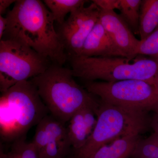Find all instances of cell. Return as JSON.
Wrapping results in <instances>:
<instances>
[{"label":"cell","instance_id":"obj_1","mask_svg":"<svg viewBox=\"0 0 158 158\" xmlns=\"http://www.w3.org/2000/svg\"><path fill=\"white\" fill-rule=\"evenodd\" d=\"M6 17L2 39L21 43L54 64L66 62L65 47L55 30L53 17L41 1L18 0Z\"/></svg>","mask_w":158,"mask_h":158},{"label":"cell","instance_id":"obj_2","mask_svg":"<svg viewBox=\"0 0 158 158\" xmlns=\"http://www.w3.org/2000/svg\"><path fill=\"white\" fill-rule=\"evenodd\" d=\"M71 69L54 64L31 79L51 115L65 123L82 108H98L100 100L76 82Z\"/></svg>","mask_w":158,"mask_h":158},{"label":"cell","instance_id":"obj_3","mask_svg":"<svg viewBox=\"0 0 158 158\" xmlns=\"http://www.w3.org/2000/svg\"><path fill=\"white\" fill-rule=\"evenodd\" d=\"M48 108L31 80L17 83L2 92L0 98V134L12 142L24 138L32 127L47 116Z\"/></svg>","mask_w":158,"mask_h":158},{"label":"cell","instance_id":"obj_4","mask_svg":"<svg viewBox=\"0 0 158 158\" xmlns=\"http://www.w3.org/2000/svg\"><path fill=\"white\" fill-rule=\"evenodd\" d=\"M150 114L100 100L96 126L85 145L73 150V155L77 158H91L102 146L118 138L147 132L152 129L153 115Z\"/></svg>","mask_w":158,"mask_h":158},{"label":"cell","instance_id":"obj_5","mask_svg":"<svg viewBox=\"0 0 158 158\" xmlns=\"http://www.w3.org/2000/svg\"><path fill=\"white\" fill-rule=\"evenodd\" d=\"M73 76L86 82L100 80L114 82L126 80L150 81L158 74V59L137 56L123 57L69 56Z\"/></svg>","mask_w":158,"mask_h":158},{"label":"cell","instance_id":"obj_6","mask_svg":"<svg viewBox=\"0 0 158 158\" xmlns=\"http://www.w3.org/2000/svg\"><path fill=\"white\" fill-rule=\"evenodd\" d=\"M85 88L103 102L154 114L158 112V87L152 82L94 81L86 82Z\"/></svg>","mask_w":158,"mask_h":158},{"label":"cell","instance_id":"obj_7","mask_svg":"<svg viewBox=\"0 0 158 158\" xmlns=\"http://www.w3.org/2000/svg\"><path fill=\"white\" fill-rule=\"evenodd\" d=\"M48 59L21 43L8 39L0 41V90H8L19 82L42 73Z\"/></svg>","mask_w":158,"mask_h":158},{"label":"cell","instance_id":"obj_8","mask_svg":"<svg viewBox=\"0 0 158 158\" xmlns=\"http://www.w3.org/2000/svg\"><path fill=\"white\" fill-rule=\"evenodd\" d=\"M100 9L92 2L70 13L59 33L69 56H80L85 40L99 20Z\"/></svg>","mask_w":158,"mask_h":158},{"label":"cell","instance_id":"obj_9","mask_svg":"<svg viewBox=\"0 0 158 158\" xmlns=\"http://www.w3.org/2000/svg\"><path fill=\"white\" fill-rule=\"evenodd\" d=\"M99 21L123 56L134 59L138 56L141 41L135 37L119 15L113 10L100 9Z\"/></svg>","mask_w":158,"mask_h":158},{"label":"cell","instance_id":"obj_10","mask_svg":"<svg viewBox=\"0 0 158 158\" xmlns=\"http://www.w3.org/2000/svg\"><path fill=\"white\" fill-rule=\"evenodd\" d=\"M80 56L86 57H123L99 20L85 40Z\"/></svg>","mask_w":158,"mask_h":158},{"label":"cell","instance_id":"obj_11","mask_svg":"<svg viewBox=\"0 0 158 158\" xmlns=\"http://www.w3.org/2000/svg\"><path fill=\"white\" fill-rule=\"evenodd\" d=\"M141 139V135H138L121 137L102 146L91 158H129Z\"/></svg>","mask_w":158,"mask_h":158},{"label":"cell","instance_id":"obj_12","mask_svg":"<svg viewBox=\"0 0 158 158\" xmlns=\"http://www.w3.org/2000/svg\"><path fill=\"white\" fill-rule=\"evenodd\" d=\"M84 108L75 113L69 121V139L74 151L83 147L91 135L84 119Z\"/></svg>","mask_w":158,"mask_h":158},{"label":"cell","instance_id":"obj_13","mask_svg":"<svg viewBox=\"0 0 158 158\" xmlns=\"http://www.w3.org/2000/svg\"><path fill=\"white\" fill-rule=\"evenodd\" d=\"M158 26V0H143L140 9V40L147 38Z\"/></svg>","mask_w":158,"mask_h":158},{"label":"cell","instance_id":"obj_14","mask_svg":"<svg viewBox=\"0 0 158 158\" xmlns=\"http://www.w3.org/2000/svg\"><path fill=\"white\" fill-rule=\"evenodd\" d=\"M87 2L85 0H44V3L50 11L54 21L61 26L65 21L67 14L85 6Z\"/></svg>","mask_w":158,"mask_h":158},{"label":"cell","instance_id":"obj_15","mask_svg":"<svg viewBox=\"0 0 158 158\" xmlns=\"http://www.w3.org/2000/svg\"><path fill=\"white\" fill-rule=\"evenodd\" d=\"M141 0H119L118 10L120 17L134 34L139 35Z\"/></svg>","mask_w":158,"mask_h":158},{"label":"cell","instance_id":"obj_16","mask_svg":"<svg viewBox=\"0 0 158 158\" xmlns=\"http://www.w3.org/2000/svg\"><path fill=\"white\" fill-rule=\"evenodd\" d=\"M50 135L53 140L61 143L70 144L67 127L65 123L51 115L44 117L39 123Z\"/></svg>","mask_w":158,"mask_h":158},{"label":"cell","instance_id":"obj_17","mask_svg":"<svg viewBox=\"0 0 158 158\" xmlns=\"http://www.w3.org/2000/svg\"><path fill=\"white\" fill-rule=\"evenodd\" d=\"M133 158H158V134L153 132L139 141L133 153Z\"/></svg>","mask_w":158,"mask_h":158},{"label":"cell","instance_id":"obj_18","mask_svg":"<svg viewBox=\"0 0 158 158\" xmlns=\"http://www.w3.org/2000/svg\"><path fill=\"white\" fill-rule=\"evenodd\" d=\"M9 152L17 158H39L37 147L32 142H26L24 138L12 142Z\"/></svg>","mask_w":158,"mask_h":158},{"label":"cell","instance_id":"obj_19","mask_svg":"<svg viewBox=\"0 0 158 158\" xmlns=\"http://www.w3.org/2000/svg\"><path fill=\"white\" fill-rule=\"evenodd\" d=\"M70 144L52 141L39 152V158H65L70 153Z\"/></svg>","mask_w":158,"mask_h":158},{"label":"cell","instance_id":"obj_20","mask_svg":"<svg viewBox=\"0 0 158 158\" xmlns=\"http://www.w3.org/2000/svg\"><path fill=\"white\" fill-rule=\"evenodd\" d=\"M137 55L158 59V26L147 38L141 41Z\"/></svg>","mask_w":158,"mask_h":158},{"label":"cell","instance_id":"obj_21","mask_svg":"<svg viewBox=\"0 0 158 158\" xmlns=\"http://www.w3.org/2000/svg\"><path fill=\"white\" fill-rule=\"evenodd\" d=\"M54 141L49 134L40 123L37 125L34 139L32 142L36 146L39 152L51 141Z\"/></svg>","mask_w":158,"mask_h":158},{"label":"cell","instance_id":"obj_22","mask_svg":"<svg viewBox=\"0 0 158 158\" xmlns=\"http://www.w3.org/2000/svg\"><path fill=\"white\" fill-rule=\"evenodd\" d=\"M92 2L101 10L114 11V9H118L119 0H94Z\"/></svg>","mask_w":158,"mask_h":158},{"label":"cell","instance_id":"obj_23","mask_svg":"<svg viewBox=\"0 0 158 158\" xmlns=\"http://www.w3.org/2000/svg\"><path fill=\"white\" fill-rule=\"evenodd\" d=\"M16 1L14 0H1L0 1V14H4L6 9L11 6V4L15 3Z\"/></svg>","mask_w":158,"mask_h":158},{"label":"cell","instance_id":"obj_24","mask_svg":"<svg viewBox=\"0 0 158 158\" xmlns=\"http://www.w3.org/2000/svg\"><path fill=\"white\" fill-rule=\"evenodd\" d=\"M7 20L6 17L0 15V40L2 39L7 27Z\"/></svg>","mask_w":158,"mask_h":158},{"label":"cell","instance_id":"obj_25","mask_svg":"<svg viewBox=\"0 0 158 158\" xmlns=\"http://www.w3.org/2000/svg\"><path fill=\"white\" fill-rule=\"evenodd\" d=\"M152 128L154 132L158 134V112L153 115Z\"/></svg>","mask_w":158,"mask_h":158},{"label":"cell","instance_id":"obj_26","mask_svg":"<svg viewBox=\"0 0 158 158\" xmlns=\"http://www.w3.org/2000/svg\"><path fill=\"white\" fill-rule=\"evenodd\" d=\"M1 158H17L14 155L11 154L10 152L7 153V154L4 153V152H1Z\"/></svg>","mask_w":158,"mask_h":158},{"label":"cell","instance_id":"obj_27","mask_svg":"<svg viewBox=\"0 0 158 158\" xmlns=\"http://www.w3.org/2000/svg\"><path fill=\"white\" fill-rule=\"evenodd\" d=\"M149 81L153 82L154 84H155V85L158 87V74L152 80Z\"/></svg>","mask_w":158,"mask_h":158},{"label":"cell","instance_id":"obj_28","mask_svg":"<svg viewBox=\"0 0 158 158\" xmlns=\"http://www.w3.org/2000/svg\"><path fill=\"white\" fill-rule=\"evenodd\" d=\"M68 158H77L76 157H75L74 156H73V155H72L71 156L69 157Z\"/></svg>","mask_w":158,"mask_h":158},{"label":"cell","instance_id":"obj_29","mask_svg":"<svg viewBox=\"0 0 158 158\" xmlns=\"http://www.w3.org/2000/svg\"></svg>","mask_w":158,"mask_h":158}]
</instances>
